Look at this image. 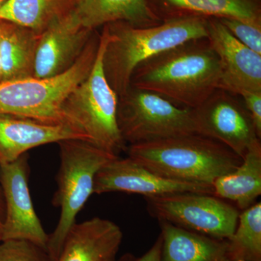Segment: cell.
<instances>
[{
  "mask_svg": "<svg viewBox=\"0 0 261 261\" xmlns=\"http://www.w3.org/2000/svg\"><path fill=\"white\" fill-rule=\"evenodd\" d=\"M92 32L82 27L72 9L57 15L39 34L34 77L51 78L71 68L88 44Z\"/></svg>",
  "mask_w": 261,
  "mask_h": 261,
  "instance_id": "obj_12",
  "label": "cell"
},
{
  "mask_svg": "<svg viewBox=\"0 0 261 261\" xmlns=\"http://www.w3.org/2000/svg\"><path fill=\"white\" fill-rule=\"evenodd\" d=\"M99 43V37L92 36L73 66L56 76L0 82V115L24 117L50 124H65L63 103L88 76Z\"/></svg>",
  "mask_w": 261,
  "mask_h": 261,
  "instance_id": "obj_5",
  "label": "cell"
},
{
  "mask_svg": "<svg viewBox=\"0 0 261 261\" xmlns=\"http://www.w3.org/2000/svg\"><path fill=\"white\" fill-rule=\"evenodd\" d=\"M247 111L250 113L257 137L261 139V92H245L240 94Z\"/></svg>",
  "mask_w": 261,
  "mask_h": 261,
  "instance_id": "obj_25",
  "label": "cell"
},
{
  "mask_svg": "<svg viewBox=\"0 0 261 261\" xmlns=\"http://www.w3.org/2000/svg\"><path fill=\"white\" fill-rule=\"evenodd\" d=\"M237 97L219 89L193 110L200 135L219 141L243 159L260 140L243 101Z\"/></svg>",
  "mask_w": 261,
  "mask_h": 261,
  "instance_id": "obj_10",
  "label": "cell"
},
{
  "mask_svg": "<svg viewBox=\"0 0 261 261\" xmlns=\"http://www.w3.org/2000/svg\"><path fill=\"white\" fill-rule=\"evenodd\" d=\"M228 32L249 49L261 55V27L233 18H218Z\"/></svg>",
  "mask_w": 261,
  "mask_h": 261,
  "instance_id": "obj_24",
  "label": "cell"
},
{
  "mask_svg": "<svg viewBox=\"0 0 261 261\" xmlns=\"http://www.w3.org/2000/svg\"><path fill=\"white\" fill-rule=\"evenodd\" d=\"M222 66L207 38L163 51L139 65L130 87L159 94L175 106L195 109L221 89Z\"/></svg>",
  "mask_w": 261,
  "mask_h": 261,
  "instance_id": "obj_1",
  "label": "cell"
},
{
  "mask_svg": "<svg viewBox=\"0 0 261 261\" xmlns=\"http://www.w3.org/2000/svg\"><path fill=\"white\" fill-rule=\"evenodd\" d=\"M117 121L122 138L130 145L199 134L193 109L132 87L118 97Z\"/></svg>",
  "mask_w": 261,
  "mask_h": 261,
  "instance_id": "obj_7",
  "label": "cell"
},
{
  "mask_svg": "<svg viewBox=\"0 0 261 261\" xmlns=\"http://www.w3.org/2000/svg\"><path fill=\"white\" fill-rule=\"evenodd\" d=\"M225 261H245L243 260H228L226 258V260Z\"/></svg>",
  "mask_w": 261,
  "mask_h": 261,
  "instance_id": "obj_30",
  "label": "cell"
},
{
  "mask_svg": "<svg viewBox=\"0 0 261 261\" xmlns=\"http://www.w3.org/2000/svg\"><path fill=\"white\" fill-rule=\"evenodd\" d=\"M145 199L152 217L211 238L228 240L238 225V209L213 195L183 192Z\"/></svg>",
  "mask_w": 261,
  "mask_h": 261,
  "instance_id": "obj_8",
  "label": "cell"
},
{
  "mask_svg": "<svg viewBox=\"0 0 261 261\" xmlns=\"http://www.w3.org/2000/svg\"><path fill=\"white\" fill-rule=\"evenodd\" d=\"M3 69H2L1 61H0V82H3Z\"/></svg>",
  "mask_w": 261,
  "mask_h": 261,
  "instance_id": "obj_27",
  "label": "cell"
},
{
  "mask_svg": "<svg viewBox=\"0 0 261 261\" xmlns=\"http://www.w3.org/2000/svg\"><path fill=\"white\" fill-rule=\"evenodd\" d=\"M225 260H226V258L224 259L222 261H225Z\"/></svg>",
  "mask_w": 261,
  "mask_h": 261,
  "instance_id": "obj_32",
  "label": "cell"
},
{
  "mask_svg": "<svg viewBox=\"0 0 261 261\" xmlns=\"http://www.w3.org/2000/svg\"><path fill=\"white\" fill-rule=\"evenodd\" d=\"M228 260L261 261V204L245 209L239 215L238 225L227 240Z\"/></svg>",
  "mask_w": 261,
  "mask_h": 261,
  "instance_id": "obj_21",
  "label": "cell"
},
{
  "mask_svg": "<svg viewBox=\"0 0 261 261\" xmlns=\"http://www.w3.org/2000/svg\"><path fill=\"white\" fill-rule=\"evenodd\" d=\"M162 237L161 261H222L227 240H219L159 221Z\"/></svg>",
  "mask_w": 261,
  "mask_h": 261,
  "instance_id": "obj_17",
  "label": "cell"
},
{
  "mask_svg": "<svg viewBox=\"0 0 261 261\" xmlns=\"http://www.w3.org/2000/svg\"><path fill=\"white\" fill-rule=\"evenodd\" d=\"M179 17L233 18L261 27L260 0H161Z\"/></svg>",
  "mask_w": 261,
  "mask_h": 261,
  "instance_id": "obj_20",
  "label": "cell"
},
{
  "mask_svg": "<svg viewBox=\"0 0 261 261\" xmlns=\"http://www.w3.org/2000/svg\"><path fill=\"white\" fill-rule=\"evenodd\" d=\"M213 189L214 196L234 202L241 210L253 205L261 194L260 142L248 149L234 171L216 178Z\"/></svg>",
  "mask_w": 261,
  "mask_h": 261,
  "instance_id": "obj_19",
  "label": "cell"
},
{
  "mask_svg": "<svg viewBox=\"0 0 261 261\" xmlns=\"http://www.w3.org/2000/svg\"><path fill=\"white\" fill-rule=\"evenodd\" d=\"M0 227H1V226H0ZM0 240H1V239H0Z\"/></svg>",
  "mask_w": 261,
  "mask_h": 261,
  "instance_id": "obj_34",
  "label": "cell"
},
{
  "mask_svg": "<svg viewBox=\"0 0 261 261\" xmlns=\"http://www.w3.org/2000/svg\"><path fill=\"white\" fill-rule=\"evenodd\" d=\"M60 0H7L0 7V20L39 33L60 12Z\"/></svg>",
  "mask_w": 261,
  "mask_h": 261,
  "instance_id": "obj_22",
  "label": "cell"
},
{
  "mask_svg": "<svg viewBox=\"0 0 261 261\" xmlns=\"http://www.w3.org/2000/svg\"><path fill=\"white\" fill-rule=\"evenodd\" d=\"M122 239L121 228L110 220L95 217L75 223L56 261L114 260Z\"/></svg>",
  "mask_w": 261,
  "mask_h": 261,
  "instance_id": "obj_15",
  "label": "cell"
},
{
  "mask_svg": "<svg viewBox=\"0 0 261 261\" xmlns=\"http://www.w3.org/2000/svg\"><path fill=\"white\" fill-rule=\"evenodd\" d=\"M70 140L87 141L85 136L68 125L0 115V164L16 161L29 149Z\"/></svg>",
  "mask_w": 261,
  "mask_h": 261,
  "instance_id": "obj_14",
  "label": "cell"
},
{
  "mask_svg": "<svg viewBox=\"0 0 261 261\" xmlns=\"http://www.w3.org/2000/svg\"><path fill=\"white\" fill-rule=\"evenodd\" d=\"M39 33L0 20V61L3 81L34 77Z\"/></svg>",
  "mask_w": 261,
  "mask_h": 261,
  "instance_id": "obj_18",
  "label": "cell"
},
{
  "mask_svg": "<svg viewBox=\"0 0 261 261\" xmlns=\"http://www.w3.org/2000/svg\"><path fill=\"white\" fill-rule=\"evenodd\" d=\"M28 154L0 164V186L6 213L0 227V241L25 240L47 251L49 236L38 217L29 188Z\"/></svg>",
  "mask_w": 261,
  "mask_h": 261,
  "instance_id": "obj_9",
  "label": "cell"
},
{
  "mask_svg": "<svg viewBox=\"0 0 261 261\" xmlns=\"http://www.w3.org/2000/svg\"><path fill=\"white\" fill-rule=\"evenodd\" d=\"M60 147L58 190L53 203L61 208L56 229L49 236L47 252L51 260L59 257L67 235L89 197L94 194L98 171L119 156L82 140L63 141Z\"/></svg>",
  "mask_w": 261,
  "mask_h": 261,
  "instance_id": "obj_6",
  "label": "cell"
},
{
  "mask_svg": "<svg viewBox=\"0 0 261 261\" xmlns=\"http://www.w3.org/2000/svg\"><path fill=\"white\" fill-rule=\"evenodd\" d=\"M72 10L82 27L91 31L116 22L145 28L163 21L148 0H76Z\"/></svg>",
  "mask_w": 261,
  "mask_h": 261,
  "instance_id": "obj_16",
  "label": "cell"
},
{
  "mask_svg": "<svg viewBox=\"0 0 261 261\" xmlns=\"http://www.w3.org/2000/svg\"><path fill=\"white\" fill-rule=\"evenodd\" d=\"M110 261H114V260H110Z\"/></svg>",
  "mask_w": 261,
  "mask_h": 261,
  "instance_id": "obj_33",
  "label": "cell"
},
{
  "mask_svg": "<svg viewBox=\"0 0 261 261\" xmlns=\"http://www.w3.org/2000/svg\"><path fill=\"white\" fill-rule=\"evenodd\" d=\"M162 237L160 235L159 239L152 247L142 257L134 261H161V252H162Z\"/></svg>",
  "mask_w": 261,
  "mask_h": 261,
  "instance_id": "obj_26",
  "label": "cell"
},
{
  "mask_svg": "<svg viewBox=\"0 0 261 261\" xmlns=\"http://www.w3.org/2000/svg\"><path fill=\"white\" fill-rule=\"evenodd\" d=\"M6 1H7V0H0V7H1L2 5L4 4L5 2H6Z\"/></svg>",
  "mask_w": 261,
  "mask_h": 261,
  "instance_id": "obj_29",
  "label": "cell"
},
{
  "mask_svg": "<svg viewBox=\"0 0 261 261\" xmlns=\"http://www.w3.org/2000/svg\"><path fill=\"white\" fill-rule=\"evenodd\" d=\"M126 149L128 157L160 176L211 186L243 161L224 144L200 134L134 144Z\"/></svg>",
  "mask_w": 261,
  "mask_h": 261,
  "instance_id": "obj_3",
  "label": "cell"
},
{
  "mask_svg": "<svg viewBox=\"0 0 261 261\" xmlns=\"http://www.w3.org/2000/svg\"><path fill=\"white\" fill-rule=\"evenodd\" d=\"M207 40L222 66L221 89L240 96L261 92V55L239 42L216 18H207Z\"/></svg>",
  "mask_w": 261,
  "mask_h": 261,
  "instance_id": "obj_13",
  "label": "cell"
},
{
  "mask_svg": "<svg viewBox=\"0 0 261 261\" xmlns=\"http://www.w3.org/2000/svg\"><path fill=\"white\" fill-rule=\"evenodd\" d=\"M3 219L4 218L3 217V214H2V207L1 204H0V226H1L2 223H3Z\"/></svg>",
  "mask_w": 261,
  "mask_h": 261,
  "instance_id": "obj_28",
  "label": "cell"
},
{
  "mask_svg": "<svg viewBox=\"0 0 261 261\" xmlns=\"http://www.w3.org/2000/svg\"><path fill=\"white\" fill-rule=\"evenodd\" d=\"M106 27L108 39L103 68L118 97L129 89L133 72L146 60L184 43L207 38V18L199 16L166 19L159 25L145 28L125 22Z\"/></svg>",
  "mask_w": 261,
  "mask_h": 261,
  "instance_id": "obj_2",
  "label": "cell"
},
{
  "mask_svg": "<svg viewBox=\"0 0 261 261\" xmlns=\"http://www.w3.org/2000/svg\"><path fill=\"white\" fill-rule=\"evenodd\" d=\"M108 39L105 25L92 70L66 98L63 113L65 124L79 130L90 143L118 156L126 149V142L117 121L118 96L108 83L103 68Z\"/></svg>",
  "mask_w": 261,
  "mask_h": 261,
  "instance_id": "obj_4",
  "label": "cell"
},
{
  "mask_svg": "<svg viewBox=\"0 0 261 261\" xmlns=\"http://www.w3.org/2000/svg\"><path fill=\"white\" fill-rule=\"evenodd\" d=\"M110 192L137 194L145 197H159L183 192L214 195L213 186L177 181L160 176L129 157L108 162L96 175L94 194Z\"/></svg>",
  "mask_w": 261,
  "mask_h": 261,
  "instance_id": "obj_11",
  "label": "cell"
},
{
  "mask_svg": "<svg viewBox=\"0 0 261 261\" xmlns=\"http://www.w3.org/2000/svg\"><path fill=\"white\" fill-rule=\"evenodd\" d=\"M0 261H53L47 252L25 240L0 241Z\"/></svg>",
  "mask_w": 261,
  "mask_h": 261,
  "instance_id": "obj_23",
  "label": "cell"
},
{
  "mask_svg": "<svg viewBox=\"0 0 261 261\" xmlns=\"http://www.w3.org/2000/svg\"><path fill=\"white\" fill-rule=\"evenodd\" d=\"M1 193H3V192H2L1 186H0V195H1ZM0 203H1V198H0Z\"/></svg>",
  "mask_w": 261,
  "mask_h": 261,
  "instance_id": "obj_31",
  "label": "cell"
}]
</instances>
